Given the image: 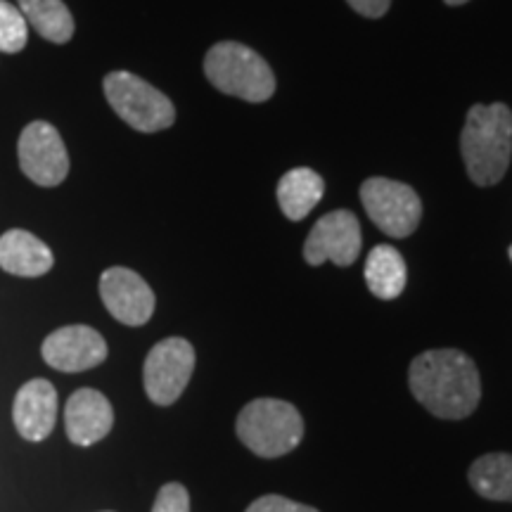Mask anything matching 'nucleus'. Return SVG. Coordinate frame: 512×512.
I'll list each match as a JSON object with an SVG mask.
<instances>
[{"instance_id":"obj_14","label":"nucleus","mask_w":512,"mask_h":512,"mask_svg":"<svg viewBox=\"0 0 512 512\" xmlns=\"http://www.w3.org/2000/svg\"><path fill=\"white\" fill-rule=\"evenodd\" d=\"M55 266V256L43 240L24 228L0 235V268L17 278H41Z\"/></svg>"},{"instance_id":"obj_13","label":"nucleus","mask_w":512,"mask_h":512,"mask_svg":"<svg viewBox=\"0 0 512 512\" xmlns=\"http://www.w3.org/2000/svg\"><path fill=\"white\" fill-rule=\"evenodd\" d=\"M12 422L19 437L27 441H46L57 422V392L43 377H34L19 387L12 403Z\"/></svg>"},{"instance_id":"obj_4","label":"nucleus","mask_w":512,"mask_h":512,"mask_svg":"<svg viewBox=\"0 0 512 512\" xmlns=\"http://www.w3.org/2000/svg\"><path fill=\"white\" fill-rule=\"evenodd\" d=\"M238 437L261 458H280L294 451L304 437V420L292 403L256 399L238 415Z\"/></svg>"},{"instance_id":"obj_22","label":"nucleus","mask_w":512,"mask_h":512,"mask_svg":"<svg viewBox=\"0 0 512 512\" xmlns=\"http://www.w3.org/2000/svg\"><path fill=\"white\" fill-rule=\"evenodd\" d=\"M347 3L358 12V15L377 19V17H384V12L389 10L392 0H347Z\"/></svg>"},{"instance_id":"obj_24","label":"nucleus","mask_w":512,"mask_h":512,"mask_svg":"<svg viewBox=\"0 0 512 512\" xmlns=\"http://www.w3.org/2000/svg\"><path fill=\"white\" fill-rule=\"evenodd\" d=\"M508 254H510V261H512V245H510V249H508Z\"/></svg>"},{"instance_id":"obj_18","label":"nucleus","mask_w":512,"mask_h":512,"mask_svg":"<svg viewBox=\"0 0 512 512\" xmlns=\"http://www.w3.org/2000/svg\"><path fill=\"white\" fill-rule=\"evenodd\" d=\"M470 484L482 498L512 503V453H489L470 467Z\"/></svg>"},{"instance_id":"obj_7","label":"nucleus","mask_w":512,"mask_h":512,"mask_svg":"<svg viewBox=\"0 0 512 512\" xmlns=\"http://www.w3.org/2000/svg\"><path fill=\"white\" fill-rule=\"evenodd\" d=\"M195 370V349L188 339L166 337L150 349L143 368L145 392L157 406H171L181 399Z\"/></svg>"},{"instance_id":"obj_15","label":"nucleus","mask_w":512,"mask_h":512,"mask_svg":"<svg viewBox=\"0 0 512 512\" xmlns=\"http://www.w3.org/2000/svg\"><path fill=\"white\" fill-rule=\"evenodd\" d=\"M325 192V181L313 169L299 166L287 171L278 183V204L290 221H302L311 214Z\"/></svg>"},{"instance_id":"obj_1","label":"nucleus","mask_w":512,"mask_h":512,"mask_svg":"<svg viewBox=\"0 0 512 512\" xmlns=\"http://www.w3.org/2000/svg\"><path fill=\"white\" fill-rule=\"evenodd\" d=\"M408 384L418 403L444 420H463L482 399V380L470 356L458 349L420 354L408 370Z\"/></svg>"},{"instance_id":"obj_23","label":"nucleus","mask_w":512,"mask_h":512,"mask_svg":"<svg viewBox=\"0 0 512 512\" xmlns=\"http://www.w3.org/2000/svg\"><path fill=\"white\" fill-rule=\"evenodd\" d=\"M470 3V0H446V5H465Z\"/></svg>"},{"instance_id":"obj_21","label":"nucleus","mask_w":512,"mask_h":512,"mask_svg":"<svg viewBox=\"0 0 512 512\" xmlns=\"http://www.w3.org/2000/svg\"><path fill=\"white\" fill-rule=\"evenodd\" d=\"M247 512H318V510L316 508H309V505L294 503V501H290V498H285V496L268 494V496L256 498V501L247 508Z\"/></svg>"},{"instance_id":"obj_12","label":"nucleus","mask_w":512,"mask_h":512,"mask_svg":"<svg viewBox=\"0 0 512 512\" xmlns=\"http://www.w3.org/2000/svg\"><path fill=\"white\" fill-rule=\"evenodd\" d=\"M114 427L112 403L98 389L83 387L69 396L64 406V430L76 446H93Z\"/></svg>"},{"instance_id":"obj_16","label":"nucleus","mask_w":512,"mask_h":512,"mask_svg":"<svg viewBox=\"0 0 512 512\" xmlns=\"http://www.w3.org/2000/svg\"><path fill=\"white\" fill-rule=\"evenodd\" d=\"M363 275H366L370 292H373L375 297L384 299V302L396 299L403 290H406V261H403L399 249L392 245H377L373 252L368 254Z\"/></svg>"},{"instance_id":"obj_10","label":"nucleus","mask_w":512,"mask_h":512,"mask_svg":"<svg viewBox=\"0 0 512 512\" xmlns=\"http://www.w3.org/2000/svg\"><path fill=\"white\" fill-rule=\"evenodd\" d=\"M100 297L110 316L131 328L145 325L155 313V292L131 268H107L100 275Z\"/></svg>"},{"instance_id":"obj_5","label":"nucleus","mask_w":512,"mask_h":512,"mask_svg":"<svg viewBox=\"0 0 512 512\" xmlns=\"http://www.w3.org/2000/svg\"><path fill=\"white\" fill-rule=\"evenodd\" d=\"M110 107L133 131L157 133L176 121L174 102L131 72H110L102 81Z\"/></svg>"},{"instance_id":"obj_3","label":"nucleus","mask_w":512,"mask_h":512,"mask_svg":"<svg viewBox=\"0 0 512 512\" xmlns=\"http://www.w3.org/2000/svg\"><path fill=\"white\" fill-rule=\"evenodd\" d=\"M204 74L216 91L247 102H266L275 93V76L268 62L235 41H221L209 48Z\"/></svg>"},{"instance_id":"obj_19","label":"nucleus","mask_w":512,"mask_h":512,"mask_svg":"<svg viewBox=\"0 0 512 512\" xmlns=\"http://www.w3.org/2000/svg\"><path fill=\"white\" fill-rule=\"evenodd\" d=\"M29 24L17 5L0 0V53L17 55L27 48Z\"/></svg>"},{"instance_id":"obj_6","label":"nucleus","mask_w":512,"mask_h":512,"mask_svg":"<svg viewBox=\"0 0 512 512\" xmlns=\"http://www.w3.org/2000/svg\"><path fill=\"white\" fill-rule=\"evenodd\" d=\"M361 202L370 221L389 238H408L422 219L418 192L392 178H368L361 185Z\"/></svg>"},{"instance_id":"obj_17","label":"nucleus","mask_w":512,"mask_h":512,"mask_svg":"<svg viewBox=\"0 0 512 512\" xmlns=\"http://www.w3.org/2000/svg\"><path fill=\"white\" fill-rule=\"evenodd\" d=\"M27 24L50 43H69L74 36V17L62 0H17Z\"/></svg>"},{"instance_id":"obj_9","label":"nucleus","mask_w":512,"mask_h":512,"mask_svg":"<svg viewBox=\"0 0 512 512\" xmlns=\"http://www.w3.org/2000/svg\"><path fill=\"white\" fill-rule=\"evenodd\" d=\"M358 254H361V223L347 209L325 214L304 242V259L311 266H320L325 261L351 266Z\"/></svg>"},{"instance_id":"obj_20","label":"nucleus","mask_w":512,"mask_h":512,"mask_svg":"<svg viewBox=\"0 0 512 512\" xmlns=\"http://www.w3.org/2000/svg\"><path fill=\"white\" fill-rule=\"evenodd\" d=\"M152 512H190V494L183 484L171 482L159 489Z\"/></svg>"},{"instance_id":"obj_2","label":"nucleus","mask_w":512,"mask_h":512,"mask_svg":"<svg viewBox=\"0 0 512 512\" xmlns=\"http://www.w3.org/2000/svg\"><path fill=\"white\" fill-rule=\"evenodd\" d=\"M460 155L472 183L479 188L501 181L512 159L510 107L503 102L472 107L460 133Z\"/></svg>"},{"instance_id":"obj_11","label":"nucleus","mask_w":512,"mask_h":512,"mask_svg":"<svg viewBox=\"0 0 512 512\" xmlns=\"http://www.w3.org/2000/svg\"><path fill=\"white\" fill-rule=\"evenodd\" d=\"M43 361L60 373H83L98 368L107 358V342L88 325H64L50 332L41 347Z\"/></svg>"},{"instance_id":"obj_8","label":"nucleus","mask_w":512,"mask_h":512,"mask_svg":"<svg viewBox=\"0 0 512 512\" xmlns=\"http://www.w3.org/2000/svg\"><path fill=\"white\" fill-rule=\"evenodd\" d=\"M19 169L41 188H57L69 174V155L60 131L48 121H31L17 140Z\"/></svg>"}]
</instances>
